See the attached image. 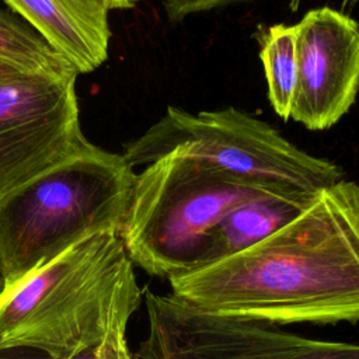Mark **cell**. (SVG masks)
<instances>
[{
	"label": "cell",
	"instance_id": "obj_1",
	"mask_svg": "<svg viewBox=\"0 0 359 359\" xmlns=\"http://www.w3.org/2000/svg\"><path fill=\"white\" fill-rule=\"evenodd\" d=\"M168 282L201 309L275 325L359 321V184L341 180L265 240Z\"/></svg>",
	"mask_w": 359,
	"mask_h": 359
},
{
	"label": "cell",
	"instance_id": "obj_2",
	"mask_svg": "<svg viewBox=\"0 0 359 359\" xmlns=\"http://www.w3.org/2000/svg\"><path fill=\"white\" fill-rule=\"evenodd\" d=\"M142 302L121 231L84 238L0 294V349L81 359Z\"/></svg>",
	"mask_w": 359,
	"mask_h": 359
},
{
	"label": "cell",
	"instance_id": "obj_3",
	"mask_svg": "<svg viewBox=\"0 0 359 359\" xmlns=\"http://www.w3.org/2000/svg\"><path fill=\"white\" fill-rule=\"evenodd\" d=\"M123 154L93 143L0 199V271L10 289L84 238L121 231L136 181Z\"/></svg>",
	"mask_w": 359,
	"mask_h": 359
},
{
	"label": "cell",
	"instance_id": "obj_4",
	"mask_svg": "<svg viewBox=\"0 0 359 359\" xmlns=\"http://www.w3.org/2000/svg\"><path fill=\"white\" fill-rule=\"evenodd\" d=\"M272 192L170 151L136 175L121 237L133 264L170 279L201 266L210 231L231 209Z\"/></svg>",
	"mask_w": 359,
	"mask_h": 359
},
{
	"label": "cell",
	"instance_id": "obj_5",
	"mask_svg": "<svg viewBox=\"0 0 359 359\" xmlns=\"http://www.w3.org/2000/svg\"><path fill=\"white\" fill-rule=\"evenodd\" d=\"M170 151L278 192L318 194L344 175L332 161L306 153L269 123L233 107L198 114L168 107L125 146L123 157L132 167L149 165Z\"/></svg>",
	"mask_w": 359,
	"mask_h": 359
},
{
	"label": "cell",
	"instance_id": "obj_6",
	"mask_svg": "<svg viewBox=\"0 0 359 359\" xmlns=\"http://www.w3.org/2000/svg\"><path fill=\"white\" fill-rule=\"evenodd\" d=\"M147 335L133 359H359V345L313 339L275 324L146 292Z\"/></svg>",
	"mask_w": 359,
	"mask_h": 359
},
{
	"label": "cell",
	"instance_id": "obj_7",
	"mask_svg": "<svg viewBox=\"0 0 359 359\" xmlns=\"http://www.w3.org/2000/svg\"><path fill=\"white\" fill-rule=\"evenodd\" d=\"M76 79L20 74L0 84V199L90 143Z\"/></svg>",
	"mask_w": 359,
	"mask_h": 359
},
{
	"label": "cell",
	"instance_id": "obj_8",
	"mask_svg": "<svg viewBox=\"0 0 359 359\" xmlns=\"http://www.w3.org/2000/svg\"><path fill=\"white\" fill-rule=\"evenodd\" d=\"M297 83L292 116L310 130L334 126L359 91V24L320 7L294 24Z\"/></svg>",
	"mask_w": 359,
	"mask_h": 359
},
{
	"label": "cell",
	"instance_id": "obj_9",
	"mask_svg": "<svg viewBox=\"0 0 359 359\" xmlns=\"http://www.w3.org/2000/svg\"><path fill=\"white\" fill-rule=\"evenodd\" d=\"M79 72L91 73L108 57L109 8L102 0H4Z\"/></svg>",
	"mask_w": 359,
	"mask_h": 359
},
{
	"label": "cell",
	"instance_id": "obj_10",
	"mask_svg": "<svg viewBox=\"0 0 359 359\" xmlns=\"http://www.w3.org/2000/svg\"><path fill=\"white\" fill-rule=\"evenodd\" d=\"M317 195L272 192L240 203L210 231L199 268L222 261L265 240L302 215Z\"/></svg>",
	"mask_w": 359,
	"mask_h": 359
},
{
	"label": "cell",
	"instance_id": "obj_11",
	"mask_svg": "<svg viewBox=\"0 0 359 359\" xmlns=\"http://www.w3.org/2000/svg\"><path fill=\"white\" fill-rule=\"evenodd\" d=\"M0 63L21 74L79 76L76 67L32 25L10 8L0 7Z\"/></svg>",
	"mask_w": 359,
	"mask_h": 359
},
{
	"label": "cell",
	"instance_id": "obj_12",
	"mask_svg": "<svg viewBox=\"0 0 359 359\" xmlns=\"http://www.w3.org/2000/svg\"><path fill=\"white\" fill-rule=\"evenodd\" d=\"M259 57L268 83L269 102L273 111L287 121L292 116L297 83L294 25L268 27L259 36Z\"/></svg>",
	"mask_w": 359,
	"mask_h": 359
},
{
	"label": "cell",
	"instance_id": "obj_13",
	"mask_svg": "<svg viewBox=\"0 0 359 359\" xmlns=\"http://www.w3.org/2000/svg\"><path fill=\"white\" fill-rule=\"evenodd\" d=\"M126 325L128 323L115 325L102 342L81 359H133L126 341Z\"/></svg>",
	"mask_w": 359,
	"mask_h": 359
},
{
	"label": "cell",
	"instance_id": "obj_14",
	"mask_svg": "<svg viewBox=\"0 0 359 359\" xmlns=\"http://www.w3.org/2000/svg\"><path fill=\"white\" fill-rule=\"evenodd\" d=\"M240 1L250 0H164V10L171 22H178L191 14L209 11Z\"/></svg>",
	"mask_w": 359,
	"mask_h": 359
},
{
	"label": "cell",
	"instance_id": "obj_15",
	"mask_svg": "<svg viewBox=\"0 0 359 359\" xmlns=\"http://www.w3.org/2000/svg\"><path fill=\"white\" fill-rule=\"evenodd\" d=\"M0 359H52V358L36 349L6 348V349H0Z\"/></svg>",
	"mask_w": 359,
	"mask_h": 359
},
{
	"label": "cell",
	"instance_id": "obj_16",
	"mask_svg": "<svg viewBox=\"0 0 359 359\" xmlns=\"http://www.w3.org/2000/svg\"><path fill=\"white\" fill-rule=\"evenodd\" d=\"M109 10H123L133 7L139 0H102Z\"/></svg>",
	"mask_w": 359,
	"mask_h": 359
},
{
	"label": "cell",
	"instance_id": "obj_17",
	"mask_svg": "<svg viewBox=\"0 0 359 359\" xmlns=\"http://www.w3.org/2000/svg\"><path fill=\"white\" fill-rule=\"evenodd\" d=\"M20 74H21V73H18L17 70H14L13 67L0 63V84H1V83H6V81H8V80H13V79H15V77H18Z\"/></svg>",
	"mask_w": 359,
	"mask_h": 359
},
{
	"label": "cell",
	"instance_id": "obj_18",
	"mask_svg": "<svg viewBox=\"0 0 359 359\" xmlns=\"http://www.w3.org/2000/svg\"><path fill=\"white\" fill-rule=\"evenodd\" d=\"M4 287H6V283H4V278H3V275H1V271H0V294L3 293Z\"/></svg>",
	"mask_w": 359,
	"mask_h": 359
},
{
	"label": "cell",
	"instance_id": "obj_19",
	"mask_svg": "<svg viewBox=\"0 0 359 359\" xmlns=\"http://www.w3.org/2000/svg\"><path fill=\"white\" fill-rule=\"evenodd\" d=\"M359 0H344V3L345 4H355V3H358Z\"/></svg>",
	"mask_w": 359,
	"mask_h": 359
}]
</instances>
